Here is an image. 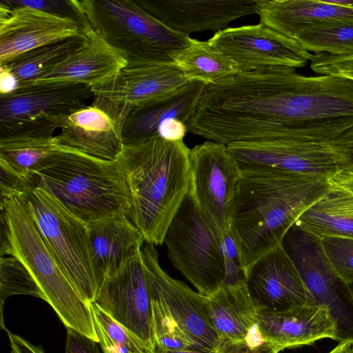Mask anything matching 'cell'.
<instances>
[{
	"instance_id": "12",
	"label": "cell",
	"mask_w": 353,
	"mask_h": 353,
	"mask_svg": "<svg viewBox=\"0 0 353 353\" xmlns=\"http://www.w3.org/2000/svg\"><path fill=\"white\" fill-rule=\"evenodd\" d=\"M226 145L241 170L273 169L329 178L346 170L343 155L333 143L263 139Z\"/></svg>"
},
{
	"instance_id": "18",
	"label": "cell",
	"mask_w": 353,
	"mask_h": 353,
	"mask_svg": "<svg viewBox=\"0 0 353 353\" xmlns=\"http://www.w3.org/2000/svg\"><path fill=\"white\" fill-rule=\"evenodd\" d=\"M245 282L258 311H278L315 304L281 245L261 256L248 268Z\"/></svg>"
},
{
	"instance_id": "30",
	"label": "cell",
	"mask_w": 353,
	"mask_h": 353,
	"mask_svg": "<svg viewBox=\"0 0 353 353\" xmlns=\"http://www.w3.org/2000/svg\"><path fill=\"white\" fill-rule=\"evenodd\" d=\"M88 41L87 36L83 34L81 36L46 45L17 57L6 65L17 79L19 83V88H24L85 45Z\"/></svg>"
},
{
	"instance_id": "10",
	"label": "cell",
	"mask_w": 353,
	"mask_h": 353,
	"mask_svg": "<svg viewBox=\"0 0 353 353\" xmlns=\"http://www.w3.org/2000/svg\"><path fill=\"white\" fill-rule=\"evenodd\" d=\"M190 192L223 240L230 234L241 169L226 145L207 141L190 152Z\"/></svg>"
},
{
	"instance_id": "4",
	"label": "cell",
	"mask_w": 353,
	"mask_h": 353,
	"mask_svg": "<svg viewBox=\"0 0 353 353\" xmlns=\"http://www.w3.org/2000/svg\"><path fill=\"white\" fill-rule=\"evenodd\" d=\"M45 190L84 222L128 216L131 196L117 160L97 158L61 145L32 176Z\"/></svg>"
},
{
	"instance_id": "7",
	"label": "cell",
	"mask_w": 353,
	"mask_h": 353,
	"mask_svg": "<svg viewBox=\"0 0 353 353\" xmlns=\"http://www.w3.org/2000/svg\"><path fill=\"white\" fill-rule=\"evenodd\" d=\"M26 204L46 245L70 282L88 304L99 287L93 271L87 223L45 190L34 187L17 194Z\"/></svg>"
},
{
	"instance_id": "17",
	"label": "cell",
	"mask_w": 353,
	"mask_h": 353,
	"mask_svg": "<svg viewBox=\"0 0 353 353\" xmlns=\"http://www.w3.org/2000/svg\"><path fill=\"white\" fill-rule=\"evenodd\" d=\"M147 266L150 294L166 307L188 338L199 348L216 351L219 339L205 309V296L168 274L161 267L154 245L142 250Z\"/></svg>"
},
{
	"instance_id": "11",
	"label": "cell",
	"mask_w": 353,
	"mask_h": 353,
	"mask_svg": "<svg viewBox=\"0 0 353 353\" xmlns=\"http://www.w3.org/2000/svg\"><path fill=\"white\" fill-rule=\"evenodd\" d=\"M88 105L46 119L61 130L54 138L63 146L99 159L115 161L123 148V130L133 107L94 95Z\"/></svg>"
},
{
	"instance_id": "14",
	"label": "cell",
	"mask_w": 353,
	"mask_h": 353,
	"mask_svg": "<svg viewBox=\"0 0 353 353\" xmlns=\"http://www.w3.org/2000/svg\"><path fill=\"white\" fill-rule=\"evenodd\" d=\"M94 302L156 349L150 281L142 250L103 281Z\"/></svg>"
},
{
	"instance_id": "46",
	"label": "cell",
	"mask_w": 353,
	"mask_h": 353,
	"mask_svg": "<svg viewBox=\"0 0 353 353\" xmlns=\"http://www.w3.org/2000/svg\"><path fill=\"white\" fill-rule=\"evenodd\" d=\"M344 353H353V341H352L347 345Z\"/></svg>"
},
{
	"instance_id": "35",
	"label": "cell",
	"mask_w": 353,
	"mask_h": 353,
	"mask_svg": "<svg viewBox=\"0 0 353 353\" xmlns=\"http://www.w3.org/2000/svg\"><path fill=\"white\" fill-rule=\"evenodd\" d=\"M320 240L327 258L338 275L346 283H352L353 238L331 236Z\"/></svg>"
},
{
	"instance_id": "3",
	"label": "cell",
	"mask_w": 353,
	"mask_h": 353,
	"mask_svg": "<svg viewBox=\"0 0 353 353\" xmlns=\"http://www.w3.org/2000/svg\"><path fill=\"white\" fill-rule=\"evenodd\" d=\"M190 152L183 140L170 141L157 135L124 144L116 159L131 196L128 217L147 243H163L168 228L190 190Z\"/></svg>"
},
{
	"instance_id": "39",
	"label": "cell",
	"mask_w": 353,
	"mask_h": 353,
	"mask_svg": "<svg viewBox=\"0 0 353 353\" xmlns=\"http://www.w3.org/2000/svg\"><path fill=\"white\" fill-rule=\"evenodd\" d=\"M187 132V125L183 121L177 119H169L159 127L157 135L167 141H177L183 140Z\"/></svg>"
},
{
	"instance_id": "20",
	"label": "cell",
	"mask_w": 353,
	"mask_h": 353,
	"mask_svg": "<svg viewBox=\"0 0 353 353\" xmlns=\"http://www.w3.org/2000/svg\"><path fill=\"white\" fill-rule=\"evenodd\" d=\"M170 29L187 35L224 30L234 20L256 14V0H136Z\"/></svg>"
},
{
	"instance_id": "27",
	"label": "cell",
	"mask_w": 353,
	"mask_h": 353,
	"mask_svg": "<svg viewBox=\"0 0 353 353\" xmlns=\"http://www.w3.org/2000/svg\"><path fill=\"white\" fill-rule=\"evenodd\" d=\"M330 184L328 191L295 224L319 239L331 236L353 238V193Z\"/></svg>"
},
{
	"instance_id": "47",
	"label": "cell",
	"mask_w": 353,
	"mask_h": 353,
	"mask_svg": "<svg viewBox=\"0 0 353 353\" xmlns=\"http://www.w3.org/2000/svg\"><path fill=\"white\" fill-rule=\"evenodd\" d=\"M349 286H350V288L351 290V292H352V296H353V283L349 284Z\"/></svg>"
},
{
	"instance_id": "34",
	"label": "cell",
	"mask_w": 353,
	"mask_h": 353,
	"mask_svg": "<svg viewBox=\"0 0 353 353\" xmlns=\"http://www.w3.org/2000/svg\"><path fill=\"white\" fill-rule=\"evenodd\" d=\"M150 298L156 350L201 349L188 338L164 305L151 294Z\"/></svg>"
},
{
	"instance_id": "43",
	"label": "cell",
	"mask_w": 353,
	"mask_h": 353,
	"mask_svg": "<svg viewBox=\"0 0 353 353\" xmlns=\"http://www.w3.org/2000/svg\"><path fill=\"white\" fill-rule=\"evenodd\" d=\"M329 181L353 193V173L343 170L329 178Z\"/></svg>"
},
{
	"instance_id": "19",
	"label": "cell",
	"mask_w": 353,
	"mask_h": 353,
	"mask_svg": "<svg viewBox=\"0 0 353 353\" xmlns=\"http://www.w3.org/2000/svg\"><path fill=\"white\" fill-rule=\"evenodd\" d=\"M79 22L88 39L87 43L28 86L83 84L94 88L113 81L126 66L124 52L109 45L83 19Z\"/></svg>"
},
{
	"instance_id": "13",
	"label": "cell",
	"mask_w": 353,
	"mask_h": 353,
	"mask_svg": "<svg viewBox=\"0 0 353 353\" xmlns=\"http://www.w3.org/2000/svg\"><path fill=\"white\" fill-rule=\"evenodd\" d=\"M219 52L230 58L239 72L274 67H305L313 54L294 39L259 23L218 31L208 41Z\"/></svg>"
},
{
	"instance_id": "23",
	"label": "cell",
	"mask_w": 353,
	"mask_h": 353,
	"mask_svg": "<svg viewBox=\"0 0 353 353\" xmlns=\"http://www.w3.org/2000/svg\"><path fill=\"white\" fill-rule=\"evenodd\" d=\"M256 14L261 23L294 40L314 26L353 21V8L326 0H256Z\"/></svg>"
},
{
	"instance_id": "15",
	"label": "cell",
	"mask_w": 353,
	"mask_h": 353,
	"mask_svg": "<svg viewBox=\"0 0 353 353\" xmlns=\"http://www.w3.org/2000/svg\"><path fill=\"white\" fill-rule=\"evenodd\" d=\"M83 84H46L20 88L0 97V136L24 134L43 125L48 116L68 114L93 98Z\"/></svg>"
},
{
	"instance_id": "41",
	"label": "cell",
	"mask_w": 353,
	"mask_h": 353,
	"mask_svg": "<svg viewBox=\"0 0 353 353\" xmlns=\"http://www.w3.org/2000/svg\"><path fill=\"white\" fill-rule=\"evenodd\" d=\"M5 331L9 339L10 353H45L41 345H35L7 328Z\"/></svg>"
},
{
	"instance_id": "36",
	"label": "cell",
	"mask_w": 353,
	"mask_h": 353,
	"mask_svg": "<svg viewBox=\"0 0 353 353\" xmlns=\"http://www.w3.org/2000/svg\"><path fill=\"white\" fill-rule=\"evenodd\" d=\"M12 6H28L61 17H70L79 21V14L72 1L57 0H3Z\"/></svg>"
},
{
	"instance_id": "6",
	"label": "cell",
	"mask_w": 353,
	"mask_h": 353,
	"mask_svg": "<svg viewBox=\"0 0 353 353\" xmlns=\"http://www.w3.org/2000/svg\"><path fill=\"white\" fill-rule=\"evenodd\" d=\"M79 19L129 60L174 63V56L192 41L131 0H72Z\"/></svg>"
},
{
	"instance_id": "37",
	"label": "cell",
	"mask_w": 353,
	"mask_h": 353,
	"mask_svg": "<svg viewBox=\"0 0 353 353\" xmlns=\"http://www.w3.org/2000/svg\"><path fill=\"white\" fill-rule=\"evenodd\" d=\"M66 330L65 353H103L98 342L71 328Z\"/></svg>"
},
{
	"instance_id": "29",
	"label": "cell",
	"mask_w": 353,
	"mask_h": 353,
	"mask_svg": "<svg viewBox=\"0 0 353 353\" xmlns=\"http://www.w3.org/2000/svg\"><path fill=\"white\" fill-rule=\"evenodd\" d=\"M173 62L188 81L201 82L206 86L216 84L239 72L234 61L208 41L194 39L174 56Z\"/></svg>"
},
{
	"instance_id": "21",
	"label": "cell",
	"mask_w": 353,
	"mask_h": 353,
	"mask_svg": "<svg viewBox=\"0 0 353 353\" xmlns=\"http://www.w3.org/2000/svg\"><path fill=\"white\" fill-rule=\"evenodd\" d=\"M256 325L264 341L281 352L337 339V323L323 304H306L278 311H258Z\"/></svg>"
},
{
	"instance_id": "22",
	"label": "cell",
	"mask_w": 353,
	"mask_h": 353,
	"mask_svg": "<svg viewBox=\"0 0 353 353\" xmlns=\"http://www.w3.org/2000/svg\"><path fill=\"white\" fill-rule=\"evenodd\" d=\"M188 82L174 63L128 59L126 66L113 81L91 89L94 96L135 108L164 97Z\"/></svg>"
},
{
	"instance_id": "44",
	"label": "cell",
	"mask_w": 353,
	"mask_h": 353,
	"mask_svg": "<svg viewBox=\"0 0 353 353\" xmlns=\"http://www.w3.org/2000/svg\"><path fill=\"white\" fill-rule=\"evenodd\" d=\"M155 353H216V351L196 348H185L171 350H156Z\"/></svg>"
},
{
	"instance_id": "8",
	"label": "cell",
	"mask_w": 353,
	"mask_h": 353,
	"mask_svg": "<svg viewBox=\"0 0 353 353\" xmlns=\"http://www.w3.org/2000/svg\"><path fill=\"white\" fill-rule=\"evenodd\" d=\"M163 243L172 265L210 296L225 277L223 240L199 209L190 190L166 231Z\"/></svg>"
},
{
	"instance_id": "1",
	"label": "cell",
	"mask_w": 353,
	"mask_h": 353,
	"mask_svg": "<svg viewBox=\"0 0 353 353\" xmlns=\"http://www.w3.org/2000/svg\"><path fill=\"white\" fill-rule=\"evenodd\" d=\"M353 128V81L274 67L239 72L205 86L188 132L230 143H334Z\"/></svg>"
},
{
	"instance_id": "45",
	"label": "cell",
	"mask_w": 353,
	"mask_h": 353,
	"mask_svg": "<svg viewBox=\"0 0 353 353\" xmlns=\"http://www.w3.org/2000/svg\"><path fill=\"white\" fill-rule=\"evenodd\" d=\"M351 341H345L343 342H340L336 347H334L331 351H330L327 353H344L347 345L350 344Z\"/></svg>"
},
{
	"instance_id": "38",
	"label": "cell",
	"mask_w": 353,
	"mask_h": 353,
	"mask_svg": "<svg viewBox=\"0 0 353 353\" xmlns=\"http://www.w3.org/2000/svg\"><path fill=\"white\" fill-rule=\"evenodd\" d=\"M267 343L254 344L247 340L241 342L219 343L216 353H279Z\"/></svg>"
},
{
	"instance_id": "24",
	"label": "cell",
	"mask_w": 353,
	"mask_h": 353,
	"mask_svg": "<svg viewBox=\"0 0 353 353\" xmlns=\"http://www.w3.org/2000/svg\"><path fill=\"white\" fill-rule=\"evenodd\" d=\"M90 252L99 289L128 260L141 250L145 242L127 216L90 222ZM99 291V290H98Z\"/></svg>"
},
{
	"instance_id": "42",
	"label": "cell",
	"mask_w": 353,
	"mask_h": 353,
	"mask_svg": "<svg viewBox=\"0 0 353 353\" xmlns=\"http://www.w3.org/2000/svg\"><path fill=\"white\" fill-rule=\"evenodd\" d=\"M0 97L9 95L19 88V83L6 65H0Z\"/></svg>"
},
{
	"instance_id": "31",
	"label": "cell",
	"mask_w": 353,
	"mask_h": 353,
	"mask_svg": "<svg viewBox=\"0 0 353 353\" xmlns=\"http://www.w3.org/2000/svg\"><path fill=\"white\" fill-rule=\"evenodd\" d=\"M90 306L103 353H155V347L112 318L94 301Z\"/></svg>"
},
{
	"instance_id": "40",
	"label": "cell",
	"mask_w": 353,
	"mask_h": 353,
	"mask_svg": "<svg viewBox=\"0 0 353 353\" xmlns=\"http://www.w3.org/2000/svg\"><path fill=\"white\" fill-rule=\"evenodd\" d=\"M333 143L343 155L346 166L345 170L353 173V128Z\"/></svg>"
},
{
	"instance_id": "32",
	"label": "cell",
	"mask_w": 353,
	"mask_h": 353,
	"mask_svg": "<svg viewBox=\"0 0 353 353\" xmlns=\"http://www.w3.org/2000/svg\"><path fill=\"white\" fill-rule=\"evenodd\" d=\"M294 40L314 54L353 55V21L314 26L296 35Z\"/></svg>"
},
{
	"instance_id": "2",
	"label": "cell",
	"mask_w": 353,
	"mask_h": 353,
	"mask_svg": "<svg viewBox=\"0 0 353 353\" xmlns=\"http://www.w3.org/2000/svg\"><path fill=\"white\" fill-rule=\"evenodd\" d=\"M230 234L244 272L281 245L299 217L329 190V177L273 169L241 170Z\"/></svg>"
},
{
	"instance_id": "9",
	"label": "cell",
	"mask_w": 353,
	"mask_h": 353,
	"mask_svg": "<svg viewBox=\"0 0 353 353\" xmlns=\"http://www.w3.org/2000/svg\"><path fill=\"white\" fill-rule=\"evenodd\" d=\"M285 250L315 304L325 305L337 323L339 343L353 340V296L349 284L338 275L327 258L321 240L295 223L285 234Z\"/></svg>"
},
{
	"instance_id": "16",
	"label": "cell",
	"mask_w": 353,
	"mask_h": 353,
	"mask_svg": "<svg viewBox=\"0 0 353 353\" xmlns=\"http://www.w3.org/2000/svg\"><path fill=\"white\" fill-rule=\"evenodd\" d=\"M77 20L0 3V65L35 48L83 35Z\"/></svg>"
},
{
	"instance_id": "26",
	"label": "cell",
	"mask_w": 353,
	"mask_h": 353,
	"mask_svg": "<svg viewBox=\"0 0 353 353\" xmlns=\"http://www.w3.org/2000/svg\"><path fill=\"white\" fill-rule=\"evenodd\" d=\"M205 309L219 343L241 342L256 325L258 308L245 282L223 285L205 296Z\"/></svg>"
},
{
	"instance_id": "25",
	"label": "cell",
	"mask_w": 353,
	"mask_h": 353,
	"mask_svg": "<svg viewBox=\"0 0 353 353\" xmlns=\"http://www.w3.org/2000/svg\"><path fill=\"white\" fill-rule=\"evenodd\" d=\"M205 86L201 82L190 81L164 97L133 108L123 127V144L157 136L159 127L169 119H179L188 128Z\"/></svg>"
},
{
	"instance_id": "5",
	"label": "cell",
	"mask_w": 353,
	"mask_h": 353,
	"mask_svg": "<svg viewBox=\"0 0 353 353\" xmlns=\"http://www.w3.org/2000/svg\"><path fill=\"white\" fill-rule=\"evenodd\" d=\"M1 256L19 259L31 273L42 299L65 328L99 343L90 304L80 296L46 245L24 201L19 194L1 198Z\"/></svg>"
},
{
	"instance_id": "28",
	"label": "cell",
	"mask_w": 353,
	"mask_h": 353,
	"mask_svg": "<svg viewBox=\"0 0 353 353\" xmlns=\"http://www.w3.org/2000/svg\"><path fill=\"white\" fill-rule=\"evenodd\" d=\"M55 130L50 128L22 134L0 136V168L33 188L34 172L61 147L53 135Z\"/></svg>"
},
{
	"instance_id": "33",
	"label": "cell",
	"mask_w": 353,
	"mask_h": 353,
	"mask_svg": "<svg viewBox=\"0 0 353 353\" xmlns=\"http://www.w3.org/2000/svg\"><path fill=\"white\" fill-rule=\"evenodd\" d=\"M15 294L30 295L42 299L41 292L25 265L15 256L0 259V326L6 327L3 320L6 300Z\"/></svg>"
}]
</instances>
